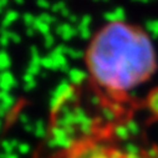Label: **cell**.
I'll use <instances>...</instances> for the list:
<instances>
[{
	"mask_svg": "<svg viewBox=\"0 0 158 158\" xmlns=\"http://www.w3.org/2000/svg\"><path fill=\"white\" fill-rule=\"evenodd\" d=\"M84 60L94 86L113 102L123 101L157 70V54L149 35L138 25L120 20L97 30Z\"/></svg>",
	"mask_w": 158,
	"mask_h": 158,
	"instance_id": "cell-1",
	"label": "cell"
},
{
	"mask_svg": "<svg viewBox=\"0 0 158 158\" xmlns=\"http://www.w3.org/2000/svg\"><path fill=\"white\" fill-rule=\"evenodd\" d=\"M108 157H110V158H126V157H125L122 153H120L118 151H113V152H110Z\"/></svg>",
	"mask_w": 158,
	"mask_h": 158,
	"instance_id": "cell-2",
	"label": "cell"
}]
</instances>
